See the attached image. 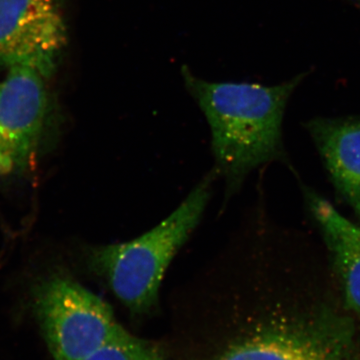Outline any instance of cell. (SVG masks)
I'll list each match as a JSON object with an SVG mask.
<instances>
[{
    "mask_svg": "<svg viewBox=\"0 0 360 360\" xmlns=\"http://www.w3.org/2000/svg\"><path fill=\"white\" fill-rule=\"evenodd\" d=\"M187 90L205 115L212 131L217 174L229 198L255 168L285 160L283 120L286 103L304 75L265 86L248 82H210L182 66Z\"/></svg>",
    "mask_w": 360,
    "mask_h": 360,
    "instance_id": "1",
    "label": "cell"
},
{
    "mask_svg": "<svg viewBox=\"0 0 360 360\" xmlns=\"http://www.w3.org/2000/svg\"><path fill=\"white\" fill-rule=\"evenodd\" d=\"M217 175L212 170L172 214L139 238L85 251L89 271L103 281L132 314H148L158 304L163 276L200 224Z\"/></svg>",
    "mask_w": 360,
    "mask_h": 360,
    "instance_id": "2",
    "label": "cell"
},
{
    "mask_svg": "<svg viewBox=\"0 0 360 360\" xmlns=\"http://www.w3.org/2000/svg\"><path fill=\"white\" fill-rule=\"evenodd\" d=\"M32 304L53 360H84L124 330L105 300L68 276L41 281Z\"/></svg>",
    "mask_w": 360,
    "mask_h": 360,
    "instance_id": "3",
    "label": "cell"
},
{
    "mask_svg": "<svg viewBox=\"0 0 360 360\" xmlns=\"http://www.w3.org/2000/svg\"><path fill=\"white\" fill-rule=\"evenodd\" d=\"M8 70L0 82V179L32 165L49 115V78L32 66Z\"/></svg>",
    "mask_w": 360,
    "mask_h": 360,
    "instance_id": "4",
    "label": "cell"
},
{
    "mask_svg": "<svg viewBox=\"0 0 360 360\" xmlns=\"http://www.w3.org/2000/svg\"><path fill=\"white\" fill-rule=\"evenodd\" d=\"M68 40L60 0H0V65L49 78Z\"/></svg>",
    "mask_w": 360,
    "mask_h": 360,
    "instance_id": "5",
    "label": "cell"
},
{
    "mask_svg": "<svg viewBox=\"0 0 360 360\" xmlns=\"http://www.w3.org/2000/svg\"><path fill=\"white\" fill-rule=\"evenodd\" d=\"M321 336L267 323L225 341L210 360H342Z\"/></svg>",
    "mask_w": 360,
    "mask_h": 360,
    "instance_id": "6",
    "label": "cell"
},
{
    "mask_svg": "<svg viewBox=\"0 0 360 360\" xmlns=\"http://www.w3.org/2000/svg\"><path fill=\"white\" fill-rule=\"evenodd\" d=\"M304 198L328 248L345 307L360 319V224L343 217L311 189H304Z\"/></svg>",
    "mask_w": 360,
    "mask_h": 360,
    "instance_id": "7",
    "label": "cell"
},
{
    "mask_svg": "<svg viewBox=\"0 0 360 360\" xmlns=\"http://www.w3.org/2000/svg\"><path fill=\"white\" fill-rule=\"evenodd\" d=\"M307 129L333 186L360 224V116L314 118Z\"/></svg>",
    "mask_w": 360,
    "mask_h": 360,
    "instance_id": "8",
    "label": "cell"
},
{
    "mask_svg": "<svg viewBox=\"0 0 360 360\" xmlns=\"http://www.w3.org/2000/svg\"><path fill=\"white\" fill-rule=\"evenodd\" d=\"M84 360H165L158 345L123 330L115 340Z\"/></svg>",
    "mask_w": 360,
    "mask_h": 360,
    "instance_id": "9",
    "label": "cell"
}]
</instances>
